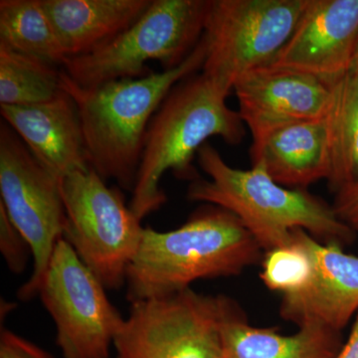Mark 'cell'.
Wrapping results in <instances>:
<instances>
[{
    "label": "cell",
    "instance_id": "6da1fadb",
    "mask_svg": "<svg viewBox=\"0 0 358 358\" xmlns=\"http://www.w3.org/2000/svg\"><path fill=\"white\" fill-rule=\"evenodd\" d=\"M262 248L231 212L205 204L178 229H143L127 273L129 303L162 298L197 280L234 277L262 260Z\"/></svg>",
    "mask_w": 358,
    "mask_h": 358
},
{
    "label": "cell",
    "instance_id": "7a4b0ae2",
    "mask_svg": "<svg viewBox=\"0 0 358 358\" xmlns=\"http://www.w3.org/2000/svg\"><path fill=\"white\" fill-rule=\"evenodd\" d=\"M206 44L200 39L178 67L136 79L84 89L62 70L61 88L76 103L89 166L107 181L133 192L148 124L176 85L202 69Z\"/></svg>",
    "mask_w": 358,
    "mask_h": 358
},
{
    "label": "cell",
    "instance_id": "3957f363",
    "mask_svg": "<svg viewBox=\"0 0 358 358\" xmlns=\"http://www.w3.org/2000/svg\"><path fill=\"white\" fill-rule=\"evenodd\" d=\"M196 157L209 179L192 181L187 199L234 214L264 251L288 244L294 229L307 231L322 243L343 247L355 241V231L339 219L333 205L307 189L278 185L260 166L234 169L209 143Z\"/></svg>",
    "mask_w": 358,
    "mask_h": 358
},
{
    "label": "cell",
    "instance_id": "277c9868",
    "mask_svg": "<svg viewBox=\"0 0 358 358\" xmlns=\"http://www.w3.org/2000/svg\"><path fill=\"white\" fill-rule=\"evenodd\" d=\"M228 96L203 73L185 78L169 92L145 134L129 204L138 220L166 203L160 180L167 171L179 179L200 178L192 162L208 138L219 136L229 145L244 140L245 124L239 113L228 107Z\"/></svg>",
    "mask_w": 358,
    "mask_h": 358
},
{
    "label": "cell",
    "instance_id": "5b68a950",
    "mask_svg": "<svg viewBox=\"0 0 358 358\" xmlns=\"http://www.w3.org/2000/svg\"><path fill=\"white\" fill-rule=\"evenodd\" d=\"M211 0H152L126 31L84 55L66 59L63 71L81 88L148 76L145 62L164 70L180 65L204 33Z\"/></svg>",
    "mask_w": 358,
    "mask_h": 358
},
{
    "label": "cell",
    "instance_id": "8992f818",
    "mask_svg": "<svg viewBox=\"0 0 358 358\" xmlns=\"http://www.w3.org/2000/svg\"><path fill=\"white\" fill-rule=\"evenodd\" d=\"M67 216L64 239L106 289H120L143 229L117 187L90 169L61 180Z\"/></svg>",
    "mask_w": 358,
    "mask_h": 358
},
{
    "label": "cell",
    "instance_id": "52a82bcc",
    "mask_svg": "<svg viewBox=\"0 0 358 358\" xmlns=\"http://www.w3.org/2000/svg\"><path fill=\"white\" fill-rule=\"evenodd\" d=\"M307 0H211L202 38V73L229 94L266 67L287 43Z\"/></svg>",
    "mask_w": 358,
    "mask_h": 358
},
{
    "label": "cell",
    "instance_id": "ba28073f",
    "mask_svg": "<svg viewBox=\"0 0 358 358\" xmlns=\"http://www.w3.org/2000/svg\"><path fill=\"white\" fill-rule=\"evenodd\" d=\"M0 204L31 248L32 274L18 291L20 300H31L39 293L56 244L64 237L67 216L61 180L4 122L0 124Z\"/></svg>",
    "mask_w": 358,
    "mask_h": 358
},
{
    "label": "cell",
    "instance_id": "9c48e42d",
    "mask_svg": "<svg viewBox=\"0 0 358 358\" xmlns=\"http://www.w3.org/2000/svg\"><path fill=\"white\" fill-rule=\"evenodd\" d=\"M220 298L192 288L131 303L117 358H223Z\"/></svg>",
    "mask_w": 358,
    "mask_h": 358
},
{
    "label": "cell",
    "instance_id": "30bf717a",
    "mask_svg": "<svg viewBox=\"0 0 358 358\" xmlns=\"http://www.w3.org/2000/svg\"><path fill=\"white\" fill-rule=\"evenodd\" d=\"M105 289L64 238L59 240L38 294L65 358H109L124 319Z\"/></svg>",
    "mask_w": 358,
    "mask_h": 358
},
{
    "label": "cell",
    "instance_id": "8fae6325",
    "mask_svg": "<svg viewBox=\"0 0 358 358\" xmlns=\"http://www.w3.org/2000/svg\"><path fill=\"white\" fill-rule=\"evenodd\" d=\"M358 38V0H307L287 43L261 69L317 78L333 86L352 68Z\"/></svg>",
    "mask_w": 358,
    "mask_h": 358
},
{
    "label": "cell",
    "instance_id": "7c38bea8",
    "mask_svg": "<svg viewBox=\"0 0 358 358\" xmlns=\"http://www.w3.org/2000/svg\"><path fill=\"white\" fill-rule=\"evenodd\" d=\"M233 91L253 140L287 124L327 117L333 96V86L317 78L268 69L245 75Z\"/></svg>",
    "mask_w": 358,
    "mask_h": 358
},
{
    "label": "cell",
    "instance_id": "4fadbf2b",
    "mask_svg": "<svg viewBox=\"0 0 358 358\" xmlns=\"http://www.w3.org/2000/svg\"><path fill=\"white\" fill-rule=\"evenodd\" d=\"M312 279L303 291L282 296V319L299 327L320 326L341 333L358 313V256L338 243H322L308 234Z\"/></svg>",
    "mask_w": 358,
    "mask_h": 358
},
{
    "label": "cell",
    "instance_id": "5bb4252c",
    "mask_svg": "<svg viewBox=\"0 0 358 358\" xmlns=\"http://www.w3.org/2000/svg\"><path fill=\"white\" fill-rule=\"evenodd\" d=\"M0 114L37 162L59 180L91 169L76 103L64 90L37 105H0Z\"/></svg>",
    "mask_w": 358,
    "mask_h": 358
},
{
    "label": "cell",
    "instance_id": "9a60e30c",
    "mask_svg": "<svg viewBox=\"0 0 358 358\" xmlns=\"http://www.w3.org/2000/svg\"><path fill=\"white\" fill-rule=\"evenodd\" d=\"M252 166H260L278 185L307 189L331 173L327 117L294 122L253 140Z\"/></svg>",
    "mask_w": 358,
    "mask_h": 358
},
{
    "label": "cell",
    "instance_id": "2e32d148",
    "mask_svg": "<svg viewBox=\"0 0 358 358\" xmlns=\"http://www.w3.org/2000/svg\"><path fill=\"white\" fill-rule=\"evenodd\" d=\"M223 358H334L339 333L320 326L299 327L285 336L249 324L236 301L219 296Z\"/></svg>",
    "mask_w": 358,
    "mask_h": 358
},
{
    "label": "cell",
    "instance_id": "e0dca14e",
    "mask_svg": "<svg viewBox=\"0 0 358 358\" xmlns=\"http://www.w3.org/2000/svg\"><path fill=\"white\" fill-rule=\"evenodd\" d=\"M152 0H42L68 58L84 55L126 31Z\"/></svg>",
    "mask_w": 358,
    "mask_h": 358
},
{
    "label": "cell",
    "instance_id": "ac0fdd59",
    "mask_svg": "<svg viewBox=\"0 0 358 358\" xmlns=\"http://www.w3.org/2000/svg\"><path fill=\"white\" fill-rule=\"evenodd\" d=\"M331 173L334 192L358 181V74L350 71L333 85L327 113Z\"/></svg>",
    "mask_w": 358,
    "mask_h": 358
},
{
    "label": "cell",
    "instance_id": "d6986e66",
    "mask_svg": "<svg viewBox=\"0 0 358 358\" xmlns=\"http://www.w3.org/2000/svg\"><path fill=\"white\" fill-rule=\"evenodd\" d=\"M0 44L54 66L68 58L42 0L0 1Z\"/></svg>",
    "mask_w": 358,
    "mask_h": 358
},
{
    "label": "cell",
    "instance_id": "ffe728a7",
    "mask_svg": "<svg viewBox=\"0 0 358 358\" xmlns=\"http://www.w3.org/2000/svg\"><path fill=\"white\" fill-rule=\"evenodd\" d=\"M56 66L0 44V105L48 102L62 91Z\"/></svg>",
    "mask_w": 358,
    "mask_h": 358
},
{
    "label": "cell",
    "instance_id": "44dd1931",
    "mask_svg": "<svg viewBox=\"0 0 358 358\" xmlns=\"http://www.w3.org/2000/svg\"><path fill=\"white\" fill-rule=\"evenodd\" d=\"M308 236L307 231L294 229L288 244L265 252L260 275L271 291L289 296L308 286L313 272Z\"/></svg>",
    "mask_w": 358,
    "mask_h": 358
},
{
    "label": "cell",
    "instance_id": "7402d4cb",
    "mask_svg": "<svg viewBox=\"0 0 358 358\" xmlns=\"http://www.w3.org/2000/svg\"><path fill=\"white\" fill-rule=\"evenodd\" d=\"M0 251L14 274L24 272L31 248L25 237L11 222L3 205L0 204Z\"/></svg>",
    "mask_w": 358,
    "mask_h": 358
},
{
    "label": "cell",
    "instance_id": "603a6c76",
    "mask_svg": "<svg viewBox=\"0 0 358 358\" xmlns=\"http://www.w3.org/2000/svg\"><path fill=\"white\" fill-rule=\"evenodd\" d=\"M0 358H54L31 341L7 329L0 333Z\"/></svg>",
    "mask_w": 358,
    "mask_h": 358
},
{
    "label": "cell",
    "instance_id": "cb8c5ba5",
    "mask_svg": "<svg viewBox=\"0 0 358 358\" xmlns=\"http://www.w3.org/2000/svg\"><path fill=\"white\" fill-rule=\"evenodd\" d=\"M333 207L339 219L358 232V181L336 193Z\"/></svg>",
    "mask_w": 358,
    "mask_h": 358
},
{
    "label": "cell",
    "instance_id": "d4e9b609",
    "mask_svg": "<svg viewBox=\"0 0 358 358\" xmlns=\"http://www.w3.org/2000/svg\"><path fill=\"white\" fill-rule=\"evenodd\" d=\"M334 358H358V313L355 315L350 338Z\"/></svg>",
    "mask_w": 358,
    "mask_h": 358
},
{
    "label": "cell",
    "instance_id": "484cf974",
    "mask_svg": "<svg viewBox=\"0 0 358 358\" xmlns=\"http://www.w3.org/2000/svg\"><path fill=\"white\" fill-rule=\"evenodd\" d=\"M350 71H352V72L357 73V74H358V38L357 45H355V53H353L352 68H350Z\"/></svg>",
    "mask_w": 358,
    "mask_h": 358
}]
</instances>
